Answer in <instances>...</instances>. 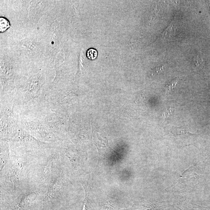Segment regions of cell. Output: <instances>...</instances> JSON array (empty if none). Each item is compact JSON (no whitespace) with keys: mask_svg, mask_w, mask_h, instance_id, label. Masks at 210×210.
Masks as SVG:
<instances>
[{"mask_svg":"<svg viewBox=\"0 0 210 210\" xmlns=\"http://www.w3.org/2000/svg\"><path fill=\"white\" fill-rule=\"evenodd\" d=\"M173 111V109L172 107H170L167 109L163 114L162 117L163 119H168L170 117L172 114V112Z\"/></svg>","mask_w":210,"mask_h":210,"instance_id":"7","label":"cell"},{"mask_svg":"<svg viewBox=\"0 0 210 210\" xmlns=\"http://www.w3.org/2000/svg\"><path fill=\"white\" fill-rule=\"evenodd\" d=\"M37 196L35 192L28 193L21 196L16 204L15 208L18 209L29 206L34 203Z\"/></svg>","mask_w":210,"mask_h":210,"instance_id":"1","label":"cell"},{"mask_svg":"<svg viewBox=\"0 0 210 210\" xmlns=\"http://www.w3.org/2000/svg\"><path fill=\"white\" fill-rule=\"evenodd\" d=\"M178 81V78H175L171 81L166 85L165 89L167 91H170L174 88L176 85L177 84Z\"/></svg>","mask_w":210,"mask_h":210,"instance_id":"6","label":"cell"},{"mask_svg":"<svg viewBox=\"0 0 210 210\" xmlns=\"http://www.w3.org/2000/svg\"><path fill=\"white\" fill-rule=\"evenodd\" d=\"M98 53L97 50L93 48H91L88 50L87 56L89 59L93 60L96 58L97 57Z\"/></svg>","mask_w":210,"mask_h":210,"instance_id":"5","label":"cell"},{"mask_svg":"<svg viewBox=\"0 0 210 210\" xmlns=\"http://www.w3.org/2000/svg\"><path fill=\"white\" fill-rule=\"evenodd\" d=\"M61 180L58 178L51 184L47 192V200L50 199L54 197L57 192L59 191L61 185Z\"/></svg>","mask_w":210,"mask_h":210,"instance_id":"2","label":"cell"},{"mask_svg":"<svg viewBox=\"0 0 210 210\" xmlns=\"http://www.w3.org/2000/svg\"><path fill=\"white\" fill-rule=\"evenodd\" d=\"M164 67V66H161V67H157V68H155L154 69L152 70V75H155L158 74H159V73L162 72L163 70Z\"/></svg>","mask_w":210,"mask_h":210,"instance_id":"8","label":"cell"},{"mask_svg":"<svg viewBox=\"0 0 210 210\" xmlns=\"http://www.w3.org/2000/svg\"><path fill=\"white\" fill-rule=\"evenodd\" d=\"M172 133L174 136H179L182 137L193 136V134L189 133L186 129L183 127L174 128L172 129Z\"/></svg>","mask_w":210,"mask_h":210,"instance_id":"3","label":"cell"},{"mask_svg":"<svg viewBox=\"0 0 210 210\" xmlns=\"http://www.w3.org/2000/svg\"><path fill=\"white\" fill-rule=\"evenodd\" d=\"M10 27L9 20L4 17H0V32L3 33Z\"/></svg>","mask_w":210,"mask_h":210,"instance_id":"4","label":"cell"}]
</instances>
